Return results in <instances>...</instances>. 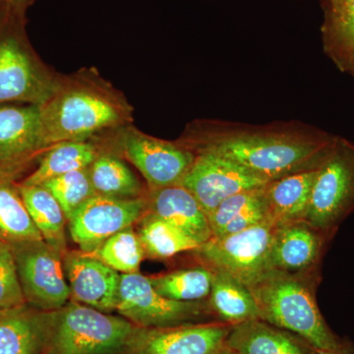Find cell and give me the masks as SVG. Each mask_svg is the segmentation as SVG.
I'll return each mask as SVG.
<instances>
[{
	"mask_svg": "<svg viewBox=\"0 0 354 354\" xmlns=\"http://www.w3.org/2000/svg\"><path fill=\"white\" fill-rule=\"evenodd\" d=\"M39 109L48 148L62 142L97 138L133 121L127 97L94 70L58 76L53 93Z\"/></svg>",
	"mask_w": 354,
	"mask_h": 354,
	"instance_id": "cell-1",
	"label": "cell"
},
{
	"mask_svg": "<svg viewBox=\"0 0 354 354\" xmlns=\"http://www.w3.org/2000/svg\"><path fill=\"white\" fill-rule=\"evenodd\" d=\"M335 142L285 133L232 132L211 134L185 145L228 158L271 183L297 172L315 169Z\"/></svg>",
	"mask_w": 354,
	"mask_h": 354,
	"instance_id": "cell-2",
	"label": "cell"
},
{
	"mask_svg": "<svg viewBox=\"0 0 354 354\" xmlns=\"http://www.w3.org/2000/svg\"><path fill=\"white\" fill-rule=\"evenodd\" d=\"M321 274L270 272L249 290L255 298L259 319L295 333L318 351L337 346L342 337L326 322L317 302Z\"/></svg>",
	"mask_w": 354,
	"mask_h": 354,
	"instance_id": "cell-3",
	"label": "cell"
},
{
	"mask_svg": "<svg viewBox=\"0 0 354 354\" xmlns=\"http://www.w3.org/2000/svg\"><path fill=\"white\" fill-rule=\"evenodd\" d=\"M138 328L122 316L69 300L53 312L46 354H128Z\"/></svg>",
	"mask_w": 354,
	"mask_h": 354,
	"instance_id": "cell-4",
	"label": "cell"
},
{
	"mask_svg": "<svg viewBox=\"0 0 354 354\" xmlns=\"http://www.w3.org/2000/svg\"><path fill=\"white\" fill-rule=\"evenodd\" d=\"M57 77L32 53L23 32V12L0 9V104L24 102L41 106Z\"/></svg>",
	"mask_w": 354,
	"mask_h": 354,
	"instance_id": "cell-5",
	"label": "cell"
},
{
	"mask_svg": "<svg viewBox=\"0 0 354 354\" xmlns=\"http://www.w3.org/2000/svg\"><path fill=\"white\" fill-rule=\"evenodd\" d=\"M353 211L354 147L346 142H335L317 169L304 221L335 236Z\"/></svg>",
	"mask_w": 354,
	"mask_h": 354,
	"instance_id": "cell-6",
	"label": "cell"
},
{
	"mask_svg": "<svg viewBox=\"0 0 354 354\" xmlns=\"http://www.w3.org/2000/svg\"><path fill=\"white\" fill-rule=\"evenodd\" d=\"M276 228V223L269 221L237 234L212 237L194 252L203 265L227 271L249 288L272 272L271 251Z\"/></svg>",
	"mask_w": 354,
	"mask_h": 354,
	"instance_id": "cell-7",
	"label": "cell"
},
{
	"mask_svg": "<svg viewBox=\"0 0 354 354\" xmlns=\"http://www.w3.org/2000/svg\"><path fill=\"white\" fill-rule=\"evenodd\" d=\"M116 311L135 326L147 329L197 324L214 315L208 300L181 302L162 297L149 277L121 274Z\"/></svg>",
	"mask_w": 354,
	"mask_h": 354,
	"instance_id": "cell-8",
	"label": "cell"
},
{
	"mask_svg": "<svg viewBox=\"0 0 354 354\" xmlns=\"http://www.w3.org/2000/svg\"><path fill=\"white\" fill-rule=\"evenodd\" d=\"M113 152L134 165L148 183V189L180 184L194 160L185 145L149 136L132 125L111 134Z\"/></svg>",
	"mask_w": 354,
	"mask_h": 354,
	"instance_id": "cell-9",
	"label": "cell"
},
{
	"mask_svg": "<svg viewBox=\"0 0 354 354\" xmlns=\"http://www.w3.org/2000/svg\"><path fill=\"white\" fill-rule=\"evenodd\" d=\"M12 248L26 304L41 311H57L70 300L64 255L44 241L18 242Z\"/></svg>",
	"mask_w": 354,
	"mask_h": 354,
	"instance_id": "cell-10",
	"label": "cell"
},
{
	"mask_svg": "<svg viewBox=\"0 0 354 354\" xmlns=\"http://www.w3.org/2000/svg\"><path fill=\"white\" fill-rule=\"evenodd\" d=\"M190 150L194 160L180 185L194 195L208 216L227 198L269 183L228 158L204 149Z\"/></svg>",
	"mask_w": 354,
	"mask_h": 354,
	"instance_id": "cell-11",
	"label": "cell"
},
{
	"mask_svg": "<svg viewBox=\"0 0 354 354\" xmlns=\"http://www.w3.org/2000/svg\"><path fill=\"white\" fill-rule=\"evenodd\" d=\"M48 149L39 106H0V180L15 183Z\"/></svg>",
	"mask_w": 354,
	"mask_h": 354,
	"instance_id": "cell-12",
	"label": "cell"
},
{
	"mask_svg": "<svg viewBox=\"0 0 354 354\" xmlns=\"http://www.w3.org/2000/svg\"><path fill=\"white\" fill-rule=\"evenodd\" d=\"M147 212L146 196L116 199L95 195L67 221L70 236L80 251L92 254L109 237L138 223Z\"/></svg>",
	"mask_w": 354,
	"mask_h": 354,
	"instance_id": "cell-13",
	"label": "cell"
},
{
	"mask_svg": "<svg viewBox=\"0 0 354 354\" xmlns=\"http://www.w3.org/2000/svg\"><path fill=\"white\" fill-rule=\"evenodd\" d=\"M232 328L221 321L153 329L139 327L128 354H218Z\"/></svg>",
	"mask_w": 354,
	"mask_h": 354,
	"instance_id": "cell-14",
	"label": "cell"
},
{
	"mask_svg": "<svg viewBox=\"0 0 354 354\" xmlns=\"http://www.w3.org/2000/svg\"><path fill=\"white\" fill-rule=\"evenodd\" d=\"M70 300L111 314L116 311L121 274L93 254L67 251L62 257Z\"/></svg>",
	"mask_w": 354,
	"mask_h": 354,
	"instance_id": "cell-15",
	"label": "cell"
},
{
	"mask_svg": "<svg viewBox=\"0 0 354 354\" xmlns=\"http://www.w3.org/2000/svg\"><path fill=\"white\" fill-rule=\"evenodd\" d=\"M333 239L304 221L277 225L271 251L272 271L321 274L324 255Z\"/></svg>",
	"mask_w": 354,
	"mask_h": 354,
	"instance_id": "cell-16",
	"label": "cell"
},
{
	"mask_svg": "<svg viewBox=\"0 0 354 354\" xmlns=\"http://www.w3.org/2000/svg\"><path fill=\"white\" fill-rule=\"evenodd\" d=\"M53 312L27 304L0 310V354H46Z\"/></svg>",
	"mask_w": 354,
	"mask_h": 354,
	"instance_id": "cell-17",
	"label": "cell"
},
{
	"mask_svg": "<svg viewBox=\"0 0 354 354\" xmlns=\"http://www.w3.org/2000/svg\"><path fill=\"white\" fill-rule=\"evenodd\" d=\"M146 200L149 213L169 221L200 246L213 237L206 212L194 195L180 184L148 189Z\"/></svg>",
	"mask_w": 354,
	"mask_h": 354,
	"instance_id": "cell-18",
	"label": "cell"
},
{
	"mask_svg": "<svg viewBox=\"0 0 354 354\" xmlns=\"http://www.w3.org/2000/svg\"><path fill=\"white\" fill-rule=\"evenodd\" d=\"M225 346L237 354H318L299 335L261 319L232 326Z\"/></svg>",
	"mask_w": 354,
	"mask_h": 354,
	"instance_id": "cell-19",
	"label": "cell"
},
{
	"mask_svg": "<svg viewBox=\"0 0 354 354\" xmlns=\"http://www.w3.org/2000/svg\"><path fill=\"white\" fill-rule=\"evenodd\" d=\"M106 150H113L111 137L99 136L85 141L57 144L44 153L39 158L38 167L21 183L41 185L55 177L88 169Z\"/></svg>",
	"mask_w": 354,
	"mask_h": 354,
	"instance_id": "cell-20",
	"label": "cell"
},
{
	"mask_svg": "<svg viewBox=\"0 0 354 354\" xmlns=\"http://www.w3.org/2000/svg\"><path fill=\"white\" fill-rule=\"evenodd\" d=\"M265 186L244 191L221 202L208 216L213 237L237 234L247 228L272 221Z\"/></svg>",
	"mask_w": 354,
	"mask_h": 354,
	"instance_id": "cell-21",
	"label": "cell"
},
{
	"mask_svg": "<svg viewBox=\"0 0 354 354\" xmlns=\"http://www.w3.org/2000/svg\"><path fill=\"white\" fill-rule=\"evenodd\" d=\"M317 169L290 174L265 186L270 214L277 225L304 221Z\"/></svg>",
	"mask_w": 354,
	"mask_h": 354,
	"instance_id": "cell-22",
	"label": "cell"
},
{
	"mask_svg": "<svg viewBox=\"0 0 354 354\" xmlns=\"http://www.w3.org/2000/svg\"><path fill=\"white\" fill-rule=\"evenodd\" d=\"M209 269L213 278L208 302L218 321L234 326L259 319L257 304L248 286L227 271Z\"/></svg>",
	"mask_w": 354,
	"mask_h": 354,
	"instance_id": "cell-23",
	"label": "cell"
},
{
	"mask_svg": "<svg viewBox=\"0 0 354 354\" xmlns=\"http://www.w3.org/2000/svg\"><path fill=\"white\" fill-rule=\"evenodd\" d=\"M21 197L44 241L64 255L67 249V218L64 209L50 191L41 185L18 183Z\"/></svg>",
	"mask_w": 354,
	"mask_h": 354,
	"instance_id": "cell-24",
	"label": "cell"
},
{
	"mask_svg": "<svg viewBox=\"0 0 354 354\" xmlns=\"http://www.w3.org/2000/svg\"><path fill=\"white\" fill-rule=\"evenodd\" d=\"M95 194L116 199H138L146 196L144 188L130 167L113 150H106L88 167Z\"/></svg>",
	"mask_w": 354,
	"mask_h": 354,
	"instance_id": "cell-25",
	"label": "cell"
},
{
	"mask_svg": "<svg viewBox=\"0 0 354 354\" xmlns=\"http://www.w3.org/2000/svg\"><path fill=\"white\" fill-rule=\"evenodd\" d=\"M140 239L147 257L169 259L177 254L195 251L200 245L169 221L147 212L138 221Z\"/></svg>",
	"mask_w": 354,
	"mask_h": 354,
	"instance_id": "cell-26",
	"label": "cell"
},
{
	"mask_svg": "<svg viewBox=\"0 0 354 354\" xmlns=\"http://www.w3.org/2000/svg\"><path fill=\"white\" fill-rule=\"evenodd\" d=\"M44 241L28 213L18 183L0 180V241L8 244Z\"/></svg>",
	"mask_w": 354,
	"mask_h": 354,
	"instance_id": "cell-27",
	"label": "cell"
},
{
	"mask_svg": "<svg viewBox=\"0 0 354 354\" xmlns=\"http://www.w3.org/2000/svg\"><path fill=\"white\" fill-rule=\"evenodd\" d=\"M213 272L201 265L149 277L155 290L162 297L181 302L208 300Z\"/></svg>",
	"mask_w": 354,
	"mask_h": 354,
	"instance_id": "cell-28",
	"label": "cell"
},
{
	"mask_svg": "<svg viewBox=\"0 0 354 354\" xmlns=\"http://www.w3.org/2000/svg\"><path fill=\"white\" fill-rule=\"evenodd\" d=\"M92 254L120 274L139 272L140 266L147 257L143 243L133 225L109 237Z\"/></svg>",
	"mask_w": 354,
	"mask_h": 354,
	"instance_id": "cell-29",
	"label": "cell"
},
{
	"mask_svg": "<svg viewBox=\"0 0 354 354\" xmlns=\"http://www.w3.org/2000/svg\"><path fill=\"white\" fill-rule=\"evenodd\" d=\"M41 186L50 191L59 203L67 221L84 203L97 195L91 183L88 167L55 177Z\"/></svg>",
	"mask_w": 354,
	"mask_h": 354,
	"instance_id": "cell-30",
	"label": "cell"
},
{
	"mask_svg": "<svg viewBox=\"0 0 354 354\" xmlns=\"http://www.w3.org/2000/svg\"><path fill=\"white\" fill-rule=\"evenodd\" d=\"M26 304L10 244L0 241V310Z\"/></svg>",
	"mask_w": 354,
	"mask_h": 354,
	"instance_id": "cell-31",
	"label": "cell"
},
{
	"mask_svg": "<svg viewBox=\"0 0 354 354\" xmlns=\"http://www.w3.org/2000/svg\"><path fill=\"white\" fill-rule=\"evenodd\" d=\"M337 25L344 41L354 50V0H337Z\"/></svg>",
	"mask_w": 354,
	"mask_h": 354,
	"instance_id": "cell-32",
	"label": "cell"
},
{
	"mask_svg": "<svg viewBox=\"0 0 354 354\" xmlns=\"http://www.w3.org/2000/svg\"><path fill=\"white\" fill-rule=\"evenodd\" d=\"M318 354H354V344L351 339L342 337L337 346L326 351H319Z\"/></svg>",
	"mask_w": 354,
	"mask_h": 354,
	"instance_id": "cell-33",
	"label": "cell"
},
{
	"mask_svg": "<svg viewBox=\"0 0 354 354\" xmlns=\"http://www.w3.org/2000/svg\"><path fill=\"white\" fill-rule=\"evenodd\" d=\"M32 0H2L4 6L24 13L26 7L32 3Z\"/></svg>",
	"mask_w": 354,
	"mask_h": 354,
	"instance_id": "cell-34",
	"label": "cell"
},
{
	"mask_svg": "<svg viewBox=\"0 0 354 354\" xmlns=\"http://www.w3.org/2000/svg\"><path fill=\"white\" fill-rule=\"evenodd\" d=\"M218 354H237V353H234V351H232V349L227 348V346H225V348L221 349V353Z\"/></svg>",
	"mask_w": 354,
	"mask_h": 354,
	"instance_id": "cell-35",
	"label": "cell"
},
{
	"mask_svg": "<svg viewBox=\"0 0 354 354\" xmlns=\"http://www.w3.org/2000/svg\"><path fill=\"white\" fill-rule=\"evenodd\" d=\"M2 6H3V2H2V0H0V9H1Z\"/></svg>",
	"mask_w": 354,
	"mask_h": 354,
	"instance_id": "cell-36",
	"label": "cell"
}]
</instances>
